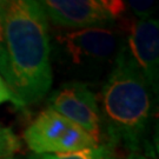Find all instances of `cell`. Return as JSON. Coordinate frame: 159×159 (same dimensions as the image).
I'll return each mask as SVG.
<instances>
[{
	"mask_svg": "<svg viewBox=\"0 0 159 159\" xmlns=\"http://www.w3.org/2000/svg\"><path fill=\"white\" fill-rule=\"evenodd\" d=\"M6 50L11 71V91L26 107L41 100L52 85L48 20L40 1L0 2Z\"/></svg>",
	"mask_w": 159,
	"mask_h": 159,
	"instance_id": "1",
	"label": "cell"
},
{
	"mask_svg": "<svg viewBox=\"0 0 159 159\" xmlns=\"http://www.w3.org/2000/svg\"><path fill=\"white\" fill-rule=\"evenodd\" d=\"M102 110L108 138L104 146L138 152L152 112V90L125 45L120 46L102 87Z\"/></svg>",
	"mask_w": 159,
	"mask_h": 159,
	"instance_id": "2",
	"label": "cell"
},
{
	"mask_svg": "<svg viewBox=\"0 0 159 159\" xmlns=\"http://www.w3.org/2000/svg\"><path fill=\"white\" fill-rule=\"evenodd\" d=\"M24 140L35 154L73 152L98 146L87 132L50 107L30 124L24 132Z\"/></svg>",
	"mask_w": 159,
	"mask_h": 159,
	"instance_id": "3",
	"label": "cell"
},
{
	"mask_svg": "<svg viewBox=\"0 0 159 159\" xmlns=\"http://www.w3.org/2000/svg\"><path fill=\"white\" fill-rule=\"evenodd\" d=\"M50 108L87 132L97 145L102 140V114L97 96L83 83H67L50 97Z\"/></svg>",
	"mask_w": 159,
	"mask_h": 159,
	"instance_id": "4",
	"label": "cell"
},
{
	"mask_svg": "<svg viewBox=\"0 0 159 159\" xmlns=\"http://www.w3.org/2000/svg\"><path fill=\"white\" fill-rule=\"evenodd\" d=\"M47 20L64 27L91 29L114 23L105 0H46L40 1Z\"/></svg>",
	"mask_w": 159,
	"mask_h": 159,
	"instance_id": "5",
	"label": "cell"
},
{
	"mask_svg": "<svg viewBox=\"0 0 159 159\" xmlns=\"http://www.w3.org/2000/svg\"><path fill=\"white\" fill-rule=\"evenodd\" d=\"M126 48L152 92L157 94L159 84L158 20L150 17L138 19L132 24Z\"/></svg>",
	"mask_w": 159,
	"mask_h": 159,
	"instance_id": "6",
	"label": "cell"
},
{
	"mask_svg": "<svg viewBox=\"0 0 159 159\" xmlns=\"http://www.w3.org/2000/svg\"><path fill=\"white\" fill-rule=\"evenodd\" d=\"M57 43L74 64L105 61L113 56L118 37L112 30L102 27L83 29L60 34Z\"/></svg>",
	"mask_w": 159,
	"mask_h": 159,
	"instance_id": "7",
	"label": "cell"
},
{
	"mask_svg": "<svg viewBox=\"0 0 159 159\" xmlns=\"http://www.w3.org/2000/svg\"><path fill=\"white\" fill-rule=\"evenodd\" d=\"M104 154V146L98 145L92 148H84L73 152L63 153H41L31 154L29 159H102Z\"/></svg>",
	"mask_w": 159,
	"mask_h": 159,
	"instance_id": "8",
	"label": "cell"
},
{
	"mask_svg": "<svg viewBox=\"0 0 159 159\" xmlns=\"http://www.w3.org/2000/svg\"><path fill=\"white\" fill-rule=\"evenodd\" d=\"M21 148V143L16 133L8 129L0 126V158L13 157Z\"/></svg>",
	"mask_w": 159,
	"mask_h": 159,
	"instance_id": "9",
	"label": "cell"
},
{
	"mask_svg": "<svg viewBox=\"0 0 159 159\" xmlns=\"http://www.w3.org/2000/svg\"><path fill=\"white\" fill-rule=\"evenodd\" d=\"M0 75L4 79L7 86L11 90L12 86V78L11 71H10V64H8V56H7V50H6L5 37H4V27L0 18Z\"/></svg>",
	"mask_w": 159,
	"mask_h": 159,
	"instance_id": "10",
	"label": "cell"
},
{
	"mask_svg": "<svg viewBox=\"0 0 159 159\" xmlns=\"http://www.w3.org/2000/svg\"><path fill=\"white\" fill-rule=\"evenodd\" d=\"M129 6L132 8V11L134 12L137 17L139 19L144 18H150V13L152 12L154 7L153 1H139V0H131L127 2Z\"/></svg>",
	"mask_w": 159,
	"mask_h": 159,
	"instance_id": "11",
	"label": "cell"
},
{
	"mask_svg": "<svg viewBox=\"0 0 159 159\" xmlns=\"http://www.w3.org/2000/svg\"><path fill=\"white\" fill-rule=\"evenodd\" d=\"M11 102L17 107L23 108V105L20 104V102L18 100V98L14 96V93L10 90V87L7 86V84L4 81V79L0 75V104H2V102Z\"/></svg>",
	"mask_w": 159,
	"mask_h": 159,
	"instance_id": "12",
	"label": "cell"
},
{
	"mask_svg": "<svg viewBox=\"0 0 159 159\" xmlns=\"http://www.w3.org/2000/svg\"><path fill=\"white\" fill-rule=\"evenodd\" d=\"M104 146V145H102ZM102 159H154L153 157L150 156H144L138 152H130L127 156H117L116 153H112L106 150V148L104 146V154H102Z\"/></svg>",
	"mask_w": 159,
	"mask_h": 159,
	"instance_id": "13",
	"label": "cell"
},
{
	"mask_svg": "<svg viewBox=\"0 0 159 159\" xmlns=\"http://www.w3.org/2000/svg\"><path fill=\"white\" fill-rule=\"evenodd\" d=\"M0 159H17V158H14V157H6V158H0Z\"/></svg>",
	"mask_w": 159,
	"mask_h": 159,
	"instance_id": "14",
	"label": "cell"
}]
</instances>
